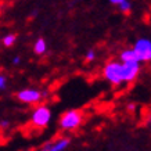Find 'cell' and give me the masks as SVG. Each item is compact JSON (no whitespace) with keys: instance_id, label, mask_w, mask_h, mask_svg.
<instances>
[{"instance_id":"14","label":"cell","mask_w":151,"mask_h":151,"mask_svg":"<svg viewBox=\"0 0 151 151\" xmlns=\"http://www.w3.org/2000/svg\"><path fill=\"white\" fill-rule=\"evenodd\" d=\"M19 63H21V58H19V57H14L13 58V64L14 65H18Z\"/></svg>"},{"instance_id":"3","label":"cell","mask_w":151,"mask_h":151,"mask_svg":"<svg viewBox=\"0 0 151 151\" xmlns=\"http://www.w3.org/2000/svg\"><path fill=\"white\" fill-rule=\"evenodd\" d=\"M51 122V110L47 105H37L35 107L31 114V124L37 129H43L49 126V124Z\"/></svg>"},{"instance_id":"10","label":"cell","mask_w":151,"mask_h":151,"mask_svg":"<svg viewBox=\"0 0 151 151\" xmlns=\"http://www.w3.org/2000/svg\"><path fill=\"white\" fill-rule=\"evenodd\" d=\"M15 40H17V36L14 35V33H9V35H6L4 37H3V45H4L6 47H11L15 43Z\"/></svg>"},{"instance_id":"15","label":"cell","mask_w":151,"mask_h":151,"mask_svg":"<svg viewBox=\"0 0 151 151\" xmlns=\"http://www.w3.org/2000/svg\"><path fill=\"white\" fill-rule=\"evenodd\" d=\"M124 0H110V3L111 4H115V6H118L119 3H122Z\"/></svg>"},{"instance_id":"6","label":"cell","mask_w":151,"mask_h":151,"mask_svg":"<svg viewBox=\"0 0 151 151\" xmlns=\"http://www.w3.org/2000/svg\"><path fill=\"white\" fill-rule=\"evenodd\" d=\"M142 67L140 63H122V79L124 83L134 82L140 75Z\"/></svg>"},{"instance_id":"12","label":"cell","mask_w":151,"mask_h":151,"mask_svg":"<svg viewBox=\"0 0 151 151\" xmlns=\"http://www.w3.org/2000/svg\"><path fill=\"white\" fill-rule=\"evenodd\" d=\"M96 51L93 50V49H90V50H87V53H86V61L87 63H93L94 60H96Z\"/></svg>"},{"instance_id":"9","label":"cell","mask_w":151,"mask_h":151,"mask_svg":"<svg viewBox=\"0 0 151 151\" xmlns=\"http://www.w3.org/2000/svg\"><path fill=\"white\" fill-rule=\"evenodd\" d=\"M33 51H35V54H37V55L45 54L47 51V43L43 37H39V39L35 42V45H33Z\"/></svg>"},{"instance_id":"1","label":"cell","mask_w":151,"mask_h":151,"mask_svg":"<svg viewBox=\"0 0 151 151\" xmlns=\"http://www.w3.org/2000/svg\"><path fill=\"white\" fill-rule=\"evenodd\" d=\"M83 112L81 110H69L65 111L64 114L60 116V129L64 132H73L76 129L81 128L83 124Z\"/></svg>"},{"instance_id":"8","label":"cell","mask_w":151,"mask_h":151,"mask_svg":"<svg viewBox=\"0 0 151 151\" xmlns=\"http://www.w3.org/2000/svg\"><path fill=\"white\" fill-rule=\"evenodd\" d=\"M119 61L121 63H140L133 49H126L122 51L119 54Z\"/></svg>"},{"instance_id":"11","label":"cell","mask_w":151,"mask_h":151,"mask_svg":"<svg viewBox=\"0 0 151 151\" xmlns=\"http://www.w3.org/2000/svg\"><path fill=\"white\" fill-rule=\"evenodd\" d=\"M119 10L122 11V13H129L130 11V9H132V3L129 1V0H124L122 3H119L118 4Z\"/></svg>"},{"instance_id":"5","label":"cell","mask_w":151,"mask_h":151,"mask_svg":"<svg viewBox=\"0 0 151 151\" xmlns=\"http://www.w3.org/2000/svg\"><path fill=\"white\" fill-rule=\"evenodd\" d=\"M15 97L24 104H39L43 99V93L37 89H22L15 94Z\"/></svg>"},{"instance_id":"4","label":"cell","mask_w":151,"mask_h":151,"mask_svg":"<svg viewBox=\"0 0 151 151\" xmlns=\"http://www.w3.org/2000/svg\"><path fill=\"white\" fill-rule=\"evenodd\" d=\"M140 63H150L151 61V40L147 37H142L136 40L134 46L132 47Z\"/></svg>"},{"instance_id":"2","label":"cell","mask_w":151,"mask_h":151,"mask_svg":"<svg viewBox=\"0 0 151 151\" xmlns=\"http://www.w3.org/2000/svg\"><path fill=\"white\" fill-rule=\"evenodd\" d=\"M103 76L112 86H119L124 83L122 79V63L121 61H110L103 68Z\"/></svg>"},{"instance_id":"13","label":"cell","mask_w":151,"mask_h":151,"mask_svg":"<svg viewBox=\"0 0 151 151\" xmlns=\"http://www.w3.org/2000/svg\"><path fill=\"white\" fill-rule=\"evenodd\" d=\"M6 86H7V78H6L4 75L0 73V90L6 89Z\"/></svg>"},{"instance_id":"7","label":"cell","mask_w":151,"mask_h":151,"mask_svg":"<svg viewBox=\"0 0 151 151\" xmlns=\"http://www.w3.org/2000/svg\"><path fill=\"white\" fill-rule=\"evenodd\" d=\"M69 143H71L69 139L61 137V139H57V140H53V142L46 143L40 148V151H65L68 148Z\"/></svg>"}]
</instances>
